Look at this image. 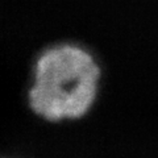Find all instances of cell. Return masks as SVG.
Returning <instances> with one entry per match:
<instances>
[{
	"instance_id": "6da1fadb",
	"label": "cell",
	"mask_w": 158,
	"mask_h": 158,
	"mask_svg": "<svg viewBox=\"0 0 158 158\" xmlns=\"http://www.w3.org/2000/svg\"><path fill=\"white\" fill-rule=\"evenodd\" d=\"M100 79V63L87 48L74 42L56 44L34 61L28 106L48 123L79 120L95 106Z\"/></svg>"
}]
</instances>
